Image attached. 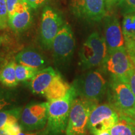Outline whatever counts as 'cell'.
I'll return each mask as SVG.
<instances>
[{"label":"cell","instance_id":"cell-32","mask_svg":"<svg viewBox=\"0 0 135 135\" xmlns=\"http://www.w3.org/2000/svg\"><path fill=\"white\" fill-rule=\"evenodd\" d=\"M128 116H131V117H132L133 119H135V109H134V110H133V112L129 114V115H128Z\"/></svg>","mask_w":135,"mask_h":135},{"label":"cell","instance_id":"cell-20","mask_svg":"<svg viewBox=\"0 0 135 135\" xmlns=\"http://www.w3.org/2000/svg\"><path fill=\"white\" fill-rule=\"evenodd\" d=\"M21 111V108L0 111V129H3L8 124L18 123L20 121Z\"/></svg>","mask_w":135,"mask_h":135},{"label":"cell","instance_id":"cell-12","mask_svg":"<svg viewBox=\"0 0 135 135\" xmlns=\"http://www.w3.org/2000/svg\"><path fill=\"white\" fill-rule=\"evenodd\" d=\"M104 38L108 55L118 49L125 48L122 28L117 17L106 15L104 18Z\"/></svg>","mask_w":135,"mask_h":135},{"label":"cell","instance_id":"cell-34","mask_svg":"<svg viewBox=\"0 0 135 135\" xmlns=\"http://www.w3.org/2000/svg\"><path fill=\"white\" fill-rule=\"evenodd\" d=\"M134 65H135V57H134Z\"/></svg>","mask_w":135,"mask_h":135},{"label":"cell","instance_id":"cell-1","mask_svg":"<svg viewBox=\"0 0 135 135\" xmlns=\"http://www.w3.org/2000/svg\"><path fill=\"white\" fill-rule=\"evenodd\" d=\"M77 97L75 89L71 88L63 98L48 101V121L45 131L48 135H61L66 131L71 104Z\"/></svg>","mask_w":135,"mask_h":135},{"label":"cell","instance_id":"cell-33","mask_svg":"<svg viewBox=\"0 0 135 135\" xmlns=\"http://www.w3.org/2000/svg\"><path fill=\"white\" fill-rule=\"evenodd\" d=\"M1 39L0 38V45H1Z\"/></svg>","mask_w":135,"mask_h":135},{"label":"cell","instance_id":"cell-18","mask_svg":"<svg viewBox=\"0 0 135 135\" xmlns=\"http://www.w3.org/2000/svg\"><path fill=\"white\" fill-rule=\"evenodd\" d=\"M110 133L111 135H135V119L127 114L120 113Z\"/></svg>","mask_w":135,"mask_h":135},{"label":"cell","instance_id":"cell-2","mask_svg":"<svg viewBox=\"0 0 135 135\" xmlns=\"http://www.w3.org/2000/svg\"><path fill=\"white\" fill-rule=\"evenodd\" d=\"M71 85L75 89L77 97L98 102L107 92L108 84L102 73L95 70L80 75Z\"/></svg>","mask_w":135,"mask_h":135},{"label":"cell","instance_id":"cell-30","mask_svg":"<svg viewBox=\"0 0 135 135\" xmlns=\"http://www.w3.org/2000/svg\"><path fill=\"white\" fill-rule=\"evenodd\" d=\"M94 135H111L110 130H99L93 133Z\"/></svg>","mask_w":135,"mask_h":135},{"label":"cell","instance_id":"cell-15","mask_svg":"<svg viewBox=\"0 0 135 135\" xmlns=\"http://www.w3.org/2000/svg\"><path fill=\"white\" fill-rule=\"evenodd\" d=\"M121 28L125 48L134 61L135 57V12L124 15Z\"/></svg>","mask_w":135,"mask_h":135},{"label":"cell","instance_id":"cell-27","mask_svg":"<svg viewBox=\"0 0 135 135\" xmlns=\"http://www.w3.org/2000/svg\"><path fill=\"white\" fill-rule=\"evenodd\" d=\"M21 0H6V5H7V9L8 15L11 14L14 10L16 4Z\"/></svg>","mask_w":135,"mask_h":135},{"label":"cell","instance_id":"cell-19","mask_svg":"<svg viewBox=\"0 0 135 135\" xmlns=\"http://www.w3.org/2000/svg\"><path fill=\"white\" fill-rule=\"evenodd\" d=\"M15 62H10L7 64L0 71V82L5 86L13 88L18 84L16 75Z\"/></svg>","mask_w":135,"mask_h":135},{"label":"cell","instance_id":"cell-5","mask_svg":"<svg viewBox=\"0 0 135 135\" xmlns=\"http://www.w3.org/2000/svg\"><path fill=\"white\" fill-rule=\"evenodd\" d=\"M109 103L119 114L129 115L135 109V96L128 81L111 79L108 86Z\"/></svg>","mask_w":135,"mask_h":135},{"label":"cell","instance_id":"cell-6","mask_svg":"<svg viewBox=\"0 0 135 135\" xmlns=\"http://www.w3.org/2000/svg\"><path fill=\"white\" fill-rule=\"evenodd\" d=\"M75 38L70 25L65 23L54 39L51 48L55 65L63 68L71 61L75 49Z\"/></svg>","mask_w":135,"mask_h":135},{"label":"cell","instance_id":"cell-11","mask_svg":"<svg viewBox=\"0 0 135 135\" xmlns=\"http://www.w3.org/2000/svg\"><path fill=\"white\" fill-rule=\"evenodd\" d=\"M119 116V113L109 103L98 104L89 116L88 129L92 134L99 130H110Z\"/></svg>","mask_w":135,"mask_h":135},{"label":"cell","instance_id":"cell-25","mask_svg":"<svg viewBox=\"0 0 135 135\" xmlns=\"http://www.w3.org/2000/svg\"><path fill=\"white\" fill-rule=\"evenodd\" d=\"M26 3L31 9H37L43 5H45L50 0H23Z\"/></svg>","mask_w":135,"mask_h":135},{"label":"cell","instance_id":"cell-29","mask_svg":"<svg viewBox=\"0 0 135 135\" xmlns=\"http://www.w3.org/2000/svg\"><path fill=\"white\" fill-rule=\"evenodd\" d=\"M119 1V0H105L107 10L109 9V8H112L114 5L118 4V1Z\"/></svg>","mask_w":135,"mask_h":135},{"label":"cell","instance_id":"cell-10","mask_svg":"<svg viewBox=\"0 0 135 135\" xmlns=\"http://www.w3.org/2000/svg\"><path fill=\"white\" fill-rule=\"evenodd\" d=\"M70 5L76 16L88 22H99L107 15L105 0H70Z\"/></svg>","mask_w":135,"mask_h":135},{"label":"cell","instance_id":"cell-7","mask_svg":"<svg viewBox=\"0 0 135 135\" xmlns=\"http://www.w3.org/2000/svg\"><path fill=\"white\" fill-rule=\"evenodd\" d=\"M101 66L109 75L111 79L128 81L135 65L126 48H123L108 54Z\"/></svg>","mask_w":135,"mask_h":135},{"label":"cell","instance_id":"cell-9","mask_svg":"<svg viewBox=\"0 0 135 135\" xmlns=\"http://www.w3.org/2000/svg\"><path fill=\"white\" fill-rule=\"evenodd\" d=\"M48 103H32L22 109L20 124L23 131L41 130L48 121Z\"/></svg>","mask_w":135,"mask_h":135},{"label":"cell","instance_id":"cell-26","mask_svg":"<svg viewBox=\"0 0 135 135\" xmlns=\"http://www.w3.org/2000/svg\"><path fill=\"white\" fill-rule=\"evenodd\" d=\"M128 83L131 88L133 94L135 96V67L131 71L128 79Z\"/></svg>","mask_w":135,"mask_h":135},{"label":"cell","instance_id":"cell-31","mask_svg":"<svg viewBox=\"0 0 135 135\" xmlns=\"http://www.w3.org/2000/svg\"><path fill=\"white\" fill-rule=\"evenodd\" d=\"M0 135H11L6 129H0Z\"/></svg>","mask_w":135,"mask_h":135},{"label":"cell","instance_id":"cell-22","mask_svg":"<svg viewBox=\"0 0 135 135\" xmlns=\"http://www.w3.org/2000/svg\"><path fill=\"white\" fill-rule=\"evenodd\" d=\"M8 19L6 0H0V31L7 28Z\"/></svg>","mask_w":135,"mask_h":135},{"label":"cell","instance_id":"cell-4","mask_svg":"<svg viewBox=\"0 0 135 135\" xmlns=\"http://www.w3.org/2000/svg\"><path fill=\"white\" fill-rule=\"evenodd\" d=\"M98 102L76 97L71 106L68 122L66 129V135H84L88 129L89 116Z\"/></svg>","mask_w":135,"mask_h":135},{"label":"cell","instance_id":"cell-21","mask_svg":"<svg viewBox=\"0 0 135 135\" xmlns=\"http://www.w3.org/2000/svg\"><path fill=\"white\" fill-rule=\"evenodd\" d=\"M38 69L20 65H16V75L18 81H26L32 80L39 72Z\"/></svg>","mask_w":135,"mask_h":135},{"label":"cell","instance_id":"cell-17","mask_svg":"<svg viewBox=\"0 0 135 135\" xmlns=\"http://www.w3.org/2000/svg\"><path fill=\"white\" fill-rule=\"evenodd\" d=\"M70 88L71 85L65 81L58 73L43 95L48 101L57 100L65 97Z\"/></svg>","mask_w":135,"mask_h":135},{"label":"cell","instance_id":"cell-24","mask_svg":"<svg viewBox=\"0 0 135 135\" xmlns=\"http://www.w3.org/2000/svg\"><path fill=\"white\" fill-rule=\"evenodd\" d=\"M11 96L7 91L0 88V111L11 103Z\"/></svg>","mask_w":135,"mask_h":135},{"label":"cell","instance_id":"cell-8","mask_svg":"<svg viewBox=\"0 0 135 135\" xmlns=\"http://www.w3.org/2000/svg\"><path fill=\"white\" fill-rule=\"evenodd\" d=\"M64 24L58 11L49 6L44 8L40 25V41L45 49L51 48L54 39Z\"/></svg>","mask_w":135,"mask_h":135},{"label":"cell","instance_id":"cell-14","mask_svg":"<svg viewBox=\"0 0 135 135\" xmlns=\"http://www.w3.org/2000/svg\"><path fill=\"white\" fill-rule=\"evenodd\" d=\"M16 61L20 65H25L41 70L48 65L46 58L38 51L32 48H26L17 54Z\"/></svg>","mask_w":135,"mask_h":135},{"label":"cell","instance_id":"cell-3","mask_svg":"<svg viewBox=\"0 0 135 135\" xmlns=\"http://www.w3.org/2000/svg\"><path fill=\"white\" fill-rule=\"evenodd\" d=\"M80 66L83 70L101 66L108 56L104 37L98 32L91 34L83 43L79 53Z\"/></svg>","mask_w":135,"mask_h":135},{"label":"cell","instance_id":"cell-13","mask_svg":"<svg viewBox=\"0 0 135 135\" xmlns=\"http://www.w3.org/2000/svg\"><path fill=\"white\" fill-rule=\"evenodd\" d=\"M8 26L11 29L16 33H22L31 25V8L21 0L16 4L13 12L8 15Z\"/></svg>","mask_w":135,"mask_h":135},{"label":"cell","instance_id":"cell-16","mask_svg":"<svg viewBox=\"0 0 135 135\" xmlns=\"http://www.w3.org/2000/svg\"><path fill=\"white\" fill-rule=\"evenodd\" d=\"M57 73L52 67H46L39 71L30 82L32 92L35 94H43Z\"/></svg>","mask_w":135,"mask_h":135},{"label":"cell","instance_id":"cell-23","mask_svg":"<svg viewBox=\"0 0 135 135\" xmlns=\"http://www.w3.org/2000/svg\"><path fill=\"white\" fill-rule=\"evenodd\" d=\"M117 4L123 16L135 12V0H119Z\"/></svg>","mask_w":135,"mask_h":135},{"label":"cell","instance_id":"cell-28","mask_svg":"<svg viewBox=\"0 0 135 135\" xmlns=\"http://www.w3.org/2000/svg\"><path fill=\"white\" fill-rule=\"evenodd\" d=\"M18 135H48L45 132V130L44 131H41L38 130L36 131H35V132H33V131H23V132L20 133Z\"/></svg>","mask_w":135,"mask_h":135}]
</instances>
